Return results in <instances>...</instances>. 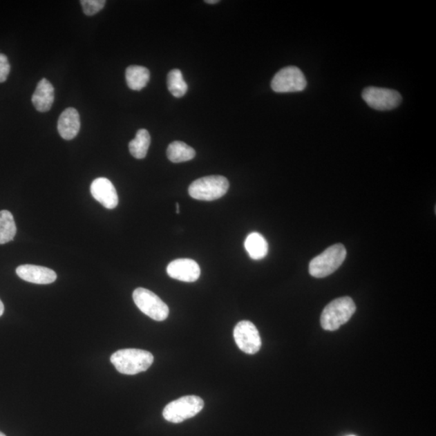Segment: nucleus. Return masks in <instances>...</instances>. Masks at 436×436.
<instances>
[{"mask_svg":"<svg viewBox=\"0 0 436 436\" xmlns=\"http://www.w3.org/2000/svg\"><path fill=\"white\" fill-rule=\"evenodd\" d=\"M110 361L122 375H136L146 371L152 366L154 356L145 350L127 348L113 353Z\"/></svg>","mask_w":436,"mask_h":436,"instance_id":"1","label":"nucleus"},{"mask_svg":"<svg viewBox=\"0 0 436 436\" xmlns=\"http://www.w3.org/2000/svg\"><path fill=\"white\" fill-rule=\"evenodd\" d=\"M357 306L349 296H343L332 301L321 315V325L325 330L334 332L347 323L356 312Z\"/></svg>","mask_w":436,"mask_h":436,"instance_id":"2","label":"nucleus"},{"mask_svg":"<svg viewBox=\"0 0 436 436\" xmlns=\"http://www.w3.org/2000/svg\"><path fill=\"white\" fill-rule=\"evenodd\" d=\"M346 256V248L343 244H334L310 261V274L316 278L332 275L343 265Z\"/></svg>","mask_w":436,"mask_h":436,"instance_id":"3","label":"nucleus"},{"mask_svg":"<svg viewBox=\"0 0 436 436\" xmlns=\"http://www.w3.org/2000/svg\"><path fill=\"white\" fill-rule=\"evenodd\" d=\"M229 184L226 177L210 176L195 180L189 186L191 198L199 200H215L227 194Z\"/></svg>","mask_w":436,"mask_h":436,"instance_id":"4","label":"nucleus"},{"mask_svg":"<svg viewBox=\"0 0 436 436\" xmlns=\"http://www.w3.org/2000/svg\"><path fill=\"white\" fill-rule=\"evenodd\" d=\"M204 406V401L200 397L184 396L167 404L162 411V415L170 423L180 424L198 415Z\"/></svg>","mask_w":436,"mask_h":436,"instance_id":"5","label":"nucleus"},{"mask_svg":"<svg viewBox=\"0 0 436 436\" xmlns=\"http://www.w3.org/2000/svg\"><path fill=\"white\" fill-rule=\"evenodd\" d=\"M138 308L152 319L162 322L169 317V308L159 296L143 287H138L133 294Z\"/></svg>","mask_w":436,"mask_h":436,"instance_id":"6","label":"nucleus"},{"mask_svg":"<svg viewBox=\"0 0 436 436\" xmlns=\"http://www.w3.org/2000/svg\"><path fill=\"white\" fill-rule=\"evenodd\" d=\"M271 86L277 93H298L305 89L307 81L298 67L287 66L277 72Z\"/></svg>","mask_w":436,"mask_h":436,"instance_id":"7","label":"nucleus"},{"mask_svg":"<svg viewBox=\"0 0 436 436\" xmlns=\"http://www.w3.org/2000/svg\"><path fill=\"white\" fill-rule=\"evenodd\" d=\"M362 97L368 106L378 111H387L399 106L401 97L395 90L368 87L363 91Z\"/></svg>","mask_w":436,"mask_h":436,"instance_id":"8","label":"nucleus"},{"mask_svg":"<svg viewBox=\"0 0 436 436\" xmlns=\"http://www.w3.org/2000/svg\"><path fill=\"white\" fill-rule=\"evenodd\" d=\"M234 338L243 352L254 354L260 351L262 341L260 333L250 321H241L234 330Z\"/></svg>","mask_w":436,"mask_h":436,"instance_id":"9","label":"nucleus"},{"mask_svg":"<svg viewBox=\"0 0 436 436\" xmlns=\"http://www.w3.org/2000/svg\"><path fill=\"white\" fill-rule=\"evenodd\" d=\"M167 274L173 279L184 282H195L200 276L198 263L190 258H179L167 267Z\"/></svg>","mask_w":436,"mask_h":436,"instance_id":"10","label":"nucleus"},{"mask_svg":"<svg viewBox=\"0 0 436 436\" xmlns=\"http://www.w3.org/2000/svg\"><path fill=\"white\" fill-rule=\"evenodd\" d=\"M91 193L104 208L113 209L118 205V195L112 182L107 178L95 179L91 185Z\"/></svg>","mask_w":436,"mask_h":436,"instance_id":"11","label":"nucleus"},{"mask_svg":"<svg viewBox=\"0 0 436 436\" xmlns=\"http://www.w3.org/2000/svg\"><path fill=\"white\" fill-rule=\"evenodd\" d=\"M17 274L22 280L37 285H49L57 280L55 272L50 268L26 265L17 268Z\"/></svg>","mask_w":436,"mask_h":436,"instance_id":"12","label":"nucleus"},{"mask_svg":"<svg viewBox=\"0 0 436 436\" xmlns=\"http://www.w3.org/2000/svg\"><path fill=\"white\" fill-rule=\"evenodd\" d=\"M80 129L79 112L74 108L64 110L57 122V131L65 140H72L78 135Z\"/></svg>","mask_w":436,"mask_h":436,"instance_id":"13","label":"nucleus"},{"mask_svg":"<svg viewBox=\"0 0 436 436\" xmlns=\"http://www.w3.org/2000/svg\"><path fill=\"white\" fill-rule=\"evenodd\" d=\"M55 102V88L49 80L42 79L32 97L33 106L40 113L50 110Z\"/></svg>","mask_w":436,"mask_h":436,"instance_id":"14","label":"nucleus"},{"mask_svg":"<svg viewBox=\"0 0 436 436\" xmlns=\"http://www.w3.org/2000/svg\"><path fill=\"white\" fill-rule=\"evenodd\" d=\"M151 74L146 67L140 66H129L126 71V79L129 88L140 91L149 82Z\"/></svg>","mask_w":436,"mask_h":436,"instance_id":"15","label":"nucleus"},{"mask_svg":"<svg viewBox=\"0 0 436 436\" xmlns=\"http://www.w3.org/2000/svg\"><path fill=\"white\" fill-rule=\"evenodd\" d=\"M245 248L249 256L253 260H262L268 252V244L265 237L257 232H253L247 236Z\"/></svg>","mask_w":436,"mask_h":436,"instance_id":"16","label":"nucleus"},{"mask_svg":"<svg viewBox=\"0 0 436 436\" xmlns=\"http://www.w3.org/2000/svg\"><path fill=\"white\" fill-rule=\"evenodd\" d=\"M151 135L145 129H139L135 138L129 144L131 154L138 160L144 159L151 145Z\"/></svg>","mask_w":436,"mask_h":436,"instance_id":"17","label":"nucleus"},{"mask_svg":"<svg viewBox=\"0 0 436 436\" xmlns=\"http://www.w3.org/2000/svg\"><path fill=\"white\" fill-rule=\"evenodd\" d=\"M167 157L172 162H183L194 159L196 151L193 147L187 145L186 143L175 141L170 144L167 151Z\"/></svg>","mask_w":436,"mask_h":436,"instance_id":"18","label":"nucleus"},{"mask_svg":"<svg viewBox=\"0 0 436 436\" xmlns=\"http://www.w3.org/2000/svg\"><path fill=\"white\" fill-rule=\"evenodd\" d=\"M17 234V226L12 214L8 210L0 211V244L13 240Z\"/></svg>","mask_w":436,"mask_h":436,"instance_id":"19","label":"nucleus"},{"mask_svg":"<svg viewBox=\"0 0 436 436\" xmlns=\"http://www.w3.org/2000/svg\"><path fill=\"white\" fill-rule=\"evenodd\" d=\"M167 83L169 92L176 98L184 97L188 91V85L179 69H174L169 72L167 75Z\"/></svg>","mask_w":436,"mask_h":436,"instance_id":"20","label":"nucleus"},{"mask_svg":"<svg viewBox=\"0 0 436 436\" xmlns=\"http://www.w3.org/2000/svg\"><path fill=\"white\" fill-rule=\"evenodd\" d=\"M83 10L85 15L93 16L104 8L106 1L104 0H82Z\"/></svg>","mask_w":436,"mask_h":436,"instance_id":"21","label":"nucleus"},{"mask_svg":"<svg viewBox=\"0 0 436 436\" xmlns=\"http://www.w3.org/2000/svg\"><path fill=\"white\" fill-rule=\"evenodd\" d=\"M10 70L11 66L9 64L8 57L6 55L0 54V83L6 82Z\"/></svg>","mask_w":436,"mask_h":436,"instance_id":"22","label":"nucleus"},{"mask_svg":"<svg viewBox=\"0 0 436 436\" xmlns=\"http://www.w3.org/2000/svg\"><path fill=\"white\" fill-rule=\"evenodd\" d=\"M4 312V305L3 303H2V301L0 300V317H1V316L3 314Z\"/></svg>","mask_w":436,"mask_h":436,"instance_id":"23","label":"nucleus"},{"mask_svg":"<svg viewBox=\"0 0 436 436\" xmlns=\"http://www.w3.org/2000/svg\"><path fill=\"white\" fill-rule=\"evenodd\" d=\"M206 3L213 4L219 3V0H206Z\"/></svg>","mask_w":436,"mask_h":436,"instance_id":"24","label":"nucleus"},{"mask_svg":"<svg viewBox=\"0 0 436 436\" xmlns=\"http://www.w3.org/2000/svg\"><path fill=\"white\" fill-rule=\"evenodd\" d=\"M179 207H180V204H179V203H177V204H176V208H177V209H176V213H177V214H180V209H179Z\"/></svg>","mask_w":436,"mask_h":436,"instance_id":"25","label":"nucleus"},{"mask_svg":"<svg viewBox=\"0 0 436 436\" xmlns=\"http://www.w3.org/2000/svg\"><path fill=\"white\" fill-rule=\"evenodd\" d=\"M0 436H6V435L3 434V433H1V431H0Z\"/></svg>","mask_w":436,"mask_h":436,"instance_id":"26","label":"nucleus"},{"mask_svg":"<svg viewBox=\"0 0 436 436\" xmlns=\"http://www.w3.org/2000/svg\"><path fill=\"white\" fill-rule=\"evenodd\" d=\"M351 436H354V435H351Z\"/></svg>","mask_w":436,"mask_h":436,"instance_id":"27","label":"nucleus"}]
</instances>
